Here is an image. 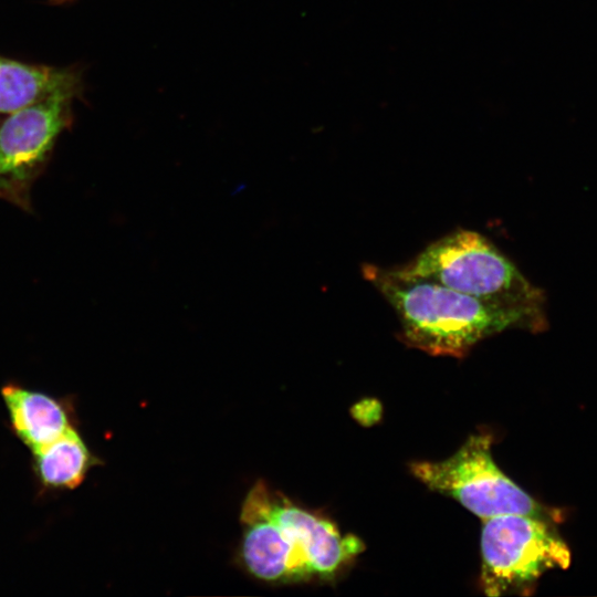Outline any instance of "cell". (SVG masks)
<instances>
[{
  "mask_svg": "<svg viewBox=\"0 0 597 597\" xmlns=\"http://www.w3.org/2000/svg\"><path fill=\"white\" fill-rule=\"evenodd\" d=\"M481 556V586L488 596H501L570 563L568 546L546 520L522 514L483 520Z\"/></svg>",
  "mask_w": 597,
  "mask_h": 597,
  "instance_id": "cell-5",
  "label": "cell"
},
{
  "mask_svg": "<svg viewBox=\"0 0 597 597\" xmlns=\"http://www.w3.org/2000/svg\"><path fill=\"white\" fill-rule=\"evenodd\" d=\"M80 85V76L73 70L33 65L0 56L1 114L13 113L57 90Z\"/></svg>",
  "mask_w": 597,
  "mask_h": 597,
  "instance_id": "cell-9",
  "label": "cell"
},
{
  "mask_svg": "<svg viewBox=\"0 0 597 597\" xmlns=\"http://www.w3.org/2000/svg\"><path fill=\"white\" fill-rule=\"evenodd\" d=\"M240 557L258 579L275 584L333 578L363 551L329 520L256 482L241 505Z\"/></svg>",
  "mask_w": 597,
  "mask_h": 597,
  "instance_id": "cell-1",
  "label": "cell"
},
{
  "mask_svg": "<svg viewBox=\"0 0 597 597\" xmlns=\"http://www.w3.org/2000/svg\"><path fill=\"white\" fill-rule=\"evenodd\" d=\"M9 427L24 447L33 452L78 427L71 396H53L18 383L1 388Z\"/></svg>",
  "mask_w": 597,
  "mask_h": 597,
  "instance_id": "cell-7",
  "label": "cell"
},
{
  "mask_svg": "<svg viewBox=\"0 0 597 597\" xmlns=\"http://www.w3.org/2000/svg\"><path fill=\"white\" fill-rule=\"evenodd\" d=\"M399 266L509 313L522 329L538 333L548 326L542 289L476 231L448 233Z\"/></svg>",
  "mask_w": 597,
  "mask_h": 597,
  "instance_id": "cell-3",
  "label": "cell"
},
{
  "mask_svg": "<svg viewBox=\"0 0 597 597\" xmlns=\"http://www.w3.org/2000/svg\"><path fill=\"white\" fill-rule=\"evenodd\" d=\"M98 463L78 427L31 452V468L35 482L44 492L77 488L90 470Z\"/></svg>",
  "mask_w": 597,
  "mask_h": 597,
  "instance_id": "cell-8",
  "label": "cell"
},
{
  "mask_svg": "<svg viewBox=\"0 0 597 597\" xmlns=\"http://www.w3.org/2000/svg\"><path fill=\"white\" fill-rule=\"evenodd\" d=\"M80 86L57 90L8 114L0 125V177L18 176L41 164L70 125Z\"/></svg>",
  "mask_w": 597,
  "mask_h": 597,
  "instance_id": "cell-6",
  "label": "cell"
},
{
  "mask_svg": "<svg viewBox=\"0 0 597 597\" xmlns=\"http://www.w3.org/2000/svg\"><path fill=\"white\" fill-rule=\"evenodd\" d=\"M363 275L395 311L402 341L428 354L461 357L484 338L520 328L509 313L400 266L365 263Z\"/></svg>",
  "mask_w": 597,
  "mask_h": 597,
  "instance_id": "cell-2",
  "label": "cell"
},
{
  "mask_svg": "<svg viewBox=\"0 0 597 597\" xmlns=\"http://www.w3.org/2000/svg\"><path fill=\"white\" fill-rule=\"evenodd\" d=\"M412 474L447 494L482 520L505 514L543 517L545 510L496 465L491 436H471L451 457L411 465Z\"/></svg>",
  "mask_w": 597,
  "mask_h": 597,
  "instance_id": "cell-4",
  "label": "cell"
}]
</instances>
